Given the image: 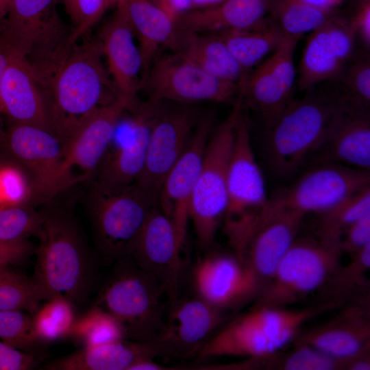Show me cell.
Masks as SVG:
<instances>
[{
	"instance_id": "1",
	"label": "cell",
	"mask_w": 370,
	"mask_h": 370,
	"mask_svg": "<svg viewBox=\"0 0 370 370\" xmlns=\"http://www.w3.org/2000/svg\"><path fill=\"white\" fill-rule=\"evenodd\" d=\"M98 40L75 42L47 82L56 132L67 139L99 108L119 99Z\"/></svg>"
},
{
	"instance_id": "2",
	"label": "cell",
	"mask_w": 370,
	"mask_h": 370,
	"mask_svg": "<svg viewBox=\"0 0 370 370\" xmlns=\"http://www.w3.org/2000/svg\"><path fill=\"white\" fill-rule=\"evenodd\" d=\"M38 238L35 280L50 299L61 297L75 307L84 304L97 262L74 219L64 212L47 211Z\"/></svg>"
},
{
	"instance_id": "3",
	"label": "cell",
	"mask_w": 370,
	"mask_h": 370,
	"mask_svg": "<svg viewBox=\"0 0 370 370\" xmlns=\"http://www.w3.org/2000/svg\"><path fill=\"white\" fill-rule=\"evenodd\" d=\"M339 306L334 302L323 301L317 306L297 310L252 308L212 335L197 355L200 358L269 357L293 342L308 321Z\"/></svg>"
},
{
	"instance_id": "4",
	"label": "cell",
	"mask_w": 370,
	"mask_h": 370,
	"mask_svg": "<svg viewBox=\"0 0 370 370\" xmlns=\"http://www.w3.org/2000/svg\"><path fill=\"white\" fill-rule=\"evenodd\" d=\"M348 96L310 93L292 100L268 127L271 166L280 174L296 171L322 146Z\"/></svg>"
},
{
	"instance_id": "5",
	"label": "cell",
	"mask_w": 370,
	"mask_h": 370,
	"mask_svg": "<svg viewBox=\"0 0 370 370\" xmlns=\"http://www.w3.org/2000/svg\"><path fill=\"white\" fill-rule=\"evenodd\" d=\"M112 271L94 306L112 314L127 340H156L165 323L159 280L141 269L129 255L114 262Z\"/></svg>"
},
{
	"instance_id": "6",
	"label": "cell",
	"mask_w": 370,
	"mask_h": 370,
	"mask_svg": "<svg viewBox=\"0 0 370 370\" xmlns=\"http://www.w3.org/2000/svg\"><path fill=\"white\" fill-rule=\"evenodd\" d=\"M58 0H12L0 23V44L23 57L46 82L71 47Z\"/></svg>"
},
{
	"instance_id": "7",
	"label": "cell",
	"mask_w": 370,
	"mask_h": 370,
	"mask_svg": "<svg viewBox=\"0 0 370 370\" xmlns=\"http://www.w3.org/2000/svg\"><path fill=\"white\" fill-rule=\"evenodd\" d=\"M157 204L135 184L94 181L87 195V208L97 252L114 262L131 255L142 228Z\"/></svg>"
},
{
	"instance_id": "8",
	"label": "cell",
	"mask_w": 370,
	"mask_h": 370,
	"mask_svg": "<svg viewBox=\"0 0 370 370\" xmlns=\"http://www.w3.org/2000/svg\"><path fill=\"white\" fill-rule=\"evenodd\" d=\"M269 199L253 151L250 123L243 106L238 117L227 171V201L223 230L239 255L265 217Z\"/></svg>"
},
{
	"instance_id": "9",
	"label": "cell",
	"mask_w": 370,
	"mask_h": 370,
	"mask_svg": "<svg viewBox=\"0 0 370 370\" xmlns=\"http://www.w3.org/2000/svg\"><path fill=\"white\" fill-rule=\"evenodd\" d=\"M243 107L241 96L225 120L211 133L189 208L197 241L208 247L223 222L227 201V171L235 126Z\"/></svg>"
},
{
	"instance_id": "10",
	"label": "cell",
	"mask_w": 370,
	"mask_h": 370,
	"mask_svg": "<svg viewBox=\"0 0 370 370\" xmlns=\"http://www.w3.org/2000/svg\"><path fill=\"white\" fill-rule=\"evenodd\" d=\"M341 251L315 237H297L252 308L284 306L323 288L341 265Z\"/></svg>"
},
{
	"instance_id": "11",
	"label": "cell",
	"mask_w": 370,
	"mask_h": 370,
	"mask_svg": "<svg viewBox=\"0 0 370 370\" xmlns=\"http://www.w3.org/2000/svg\"><path fill=\"white\" fill-rule=\"evenodd\" d=\"M143 86L151 99L184 105L225 103L237 97L241 92V84L217 78L173 52L154 59Z\"/></svg>"
},
{
	"instance_id": "12",
	"label": "cell",
	"mask_w": 370,
	"mask_h": 370,
	"mask_svg": "<svg viewBox=\"0 0 370 370\" xmlns=\"http://www.w3.org/2000/svg\"><path fill=\"white\" fill-rule=\"evenodd\" d=\"M128 108L120 98L99 108L66 139L52 197L81 182L96 180L116 125Z\"/></svg>"
},
{
	"instance_id": "13",
	"label": "cell",
	"mask_w": 370,
	"mask_h": 370,
	"mask_svg": "<svg viewBox=\"0 0 370 370\" xmlns=\"http://www.w3.org/2000/svg\"><path fill=\"white\" fill-rule=\"evenodd\" d=\"M370 187L369 171L321 162L269 199L267 210L317 214Z\"/></svg>"
},
{
	"instance_id": "14",
	"label": "cell",
	"mask_w": 370,
	"mask_h": 370,
	"mask_svg": "<svg viewBox=\"0 0 370 370\" xmlns=\"http://www.w3.org/2000/svg\"><path fill=\"white\" fill-rule=\"evenodd\" d=\"M197 122V112L188 105L169 109L162 101L158 105L143 168L134 182L157 206L164 179L184 153Z\"/></svg>"
},
{
	"instance_id": "15",
	"label": "cell",
	"mask_w": 370,
	"mask_h": 370,
	"mask_svg": "<svg viewBox=\"0 0 370 370\" xmlns=\"http://www.w3.org/2000/svg\"><path fill=\"white\" fill-rule=\"evenodd\" d=\"M159 103L149 99L129 109L130 116L125 117L123 113L99 166L97 181L114 184L136 181L143 168L151 125Z\"/></svg>"
},
{
	"instance_id": "16",
	"label": "cell",
	"mask_w": 370,
	"mask_h": 370,
	"mask_svg": "<svg viewBox=\"0 0 370 370\" xmlns=\"http://www.w3.org/2000/svg\"><path fill=\"white\" fill-rule=\"evenodd\" d=\"M299 38L287 35L241 84L239 95L244 106L258 112L268 127L293 100L295 81L293 57Z\"/></svg>"
},
{
	"instance_id": "17",
	"label": "cell",
	"mask_w": 370,
	"mask_h": 370,
	"mask_svg": "<svg viewBox=\"0 0 370 370\" xmlns=\"http://www.w3.org/2000/svg\"><path fill=\"white\" fill-rule=\"evenodd\" d=\"M66 141V138L46 129L12 123L5 131L0 150L29 176L35 194L52 197Z\"/></svg>"
},
{
	"instance_id": "18",
	"label": "cell",
	"mask_w": 370,
	"mask_h": 370,
	"mask_svg": "<svg viewBox=\"0 0 370 370\" xmlns=\"http://www.w3.org/2000/svg\"><path fill=\"white\" fill-rule=\"evenodd\" d=\"M213 123L212 113L206 114L198 121L184 153L164 179L158 200V208L173 222L183 245L191 197Z\"/></svg>"
},
{
	"instance_id": "19",
	"label": "cell",
	"mask_w": 370,
	"mask_h": 370,
	"mask_svg": "<svg viewBox=\"0 0 370 370\" xmlns=\"http://www.w3.org/2000/svg\"><path fill=\"white\" fill-rule=\"evenodd\" d=\"M0 101L2 115L12 123L56 133L45 80L23 57L14 53H11L2 75Z\"/></svg>"
},
{
	"instance_id": "20",
	"label": "cell",
	"mask_w": 370,
	"mask_h": 370,
	"mask_svg": "<svg viewBox=\"0 0 370 370\" xmlns=\"http://www.w3.org/2000/svg\"><path fill=\"white\" fill-rule=\"evenodd\" d=\"M197 295L223 310L258 296L262 283L236 254H211L199 260L193 273Z\"/></svg>"
},
{
	"instance_id": "21",
	"label": "cell",
	"mask_w": 370,
	"mask_h": 370,
	"mask_svg": "<svg viewBox=\"0 0 370 370\" xmlns=\"http://www.w3.org/2000/svg\"><path fill=\"white\" fill-rule=\"evenodd\" d=\"M182 247L173 222L156 206L130 255L138 266L159 280L171 299L177 297Z\"/></svg>"
},
{
	"instance_id": "22",
	"label": "cell",
	"mask_w": 370,
	"mask_h": 370,
	"mask_svg": "<svg viewBox=\"0 0 370 370\" xmlns=\"http://www.w3.org/2000/svg\"><path fill=\"white\" fill-rule=\"evenodd\" d=\"M134 34L120 7L103 27L97 40L118 97L128 109L136 105L143 86V60Z\"/></svg>"
},
{
	"instance_id": "23",
	"label": "cell",
	"mask_w": 370,
	"mask_h": 370,
	"mask_svg": "<svg viewBox=\"0 0 370 370\" xmlns=\"http://www.w3.org/2000/svg\"><path fill=\"white\" fill-rule=\"evenodd\" d=\"M355 36L349 23L333 16L312 31L299 64L300 89L338 76L353 53Z\"/></svg>"
},
{
	"instance_id": "24",
	"label": "cell",
	"mask_w": 370,
	"mask_h": 370,
	"mask_svg": "<svg viewBox=\"0 0 370 370\" xmlns=\"http://www.w3.org/2000/svg\"><path fill=\"white\" fill-rule=\"evenodd\" d=\"M223 311L199 297L171 299L164 328L156 339L169 356H190L199 352L223 320Z\"/></svg>"
},
{
	"instance_id": "25",
	"label": "cell",
	"mask_w": 370,
	"mask_h": 370,
	"mask_svg": "<svg viewBox=\"0 0 370 370\" xmlns=\"http://www.w3.org/2000/svg\"><path fill=\"white\" fill-rule=\"evenodd\" d=\"M293 343L308 345L334 358L346 360L369 352L367 297L355 299L327 323L299 333Z\"/></svg>"
},
{
	"instance_id": "26",
	"label": "cell",
	"mask_w": 370,
	"mask_h": 370,
	"mask_svg": "<svg viewBox=\"0 0 370 370\" xmlns=\"http://www.w3.org/2000/svg\"><path fill=\"white\" fill-rule=\"evenodd\" d=\"M304 215L291 210H267L238 256L263 285L299 234Z\"/></svg>"
},
{
	"instance_id": "27",
	"label": "cell",
	"mask_w": 370,
	"mask_h": 370,
	"mask_svg": "<svg viewBox=\"0 0 370 370\" xmlns=\"http://www.w3.org/2000/svg\"><path fill=\"white\" fill-rule=\"evenodd\" d=\"M314 156L319 163L369 171L370 122L366 107L348 97L328 137Z\"/></svg>"
},
{
	"instance_id": "28",
	"label": "cell",
	"mask_w": 370,
	"mask_h": 370,
	"mask_svg": "<svg viewBox=\"0 0 370 370\" xmlns=\"http://www.w3.org/2000/svg\"><path fill=\"white\" fill-rule=\"evenodd\" d=\"M169 357L158 340H121L98 346L82 347L47 363V370H130L142 360Z\"/></svg>"
},
{
	"instance_id": "29",
	"label": "cell",
	"mask_w": 370,
	"mask_h": 370,
	"mask_svg": "<svg viewBox=\"0 0 370 370\" xmlns=\"http://www.w3.org/2000/svg\"><path fill=\"white\" fill-rule=\"evenodd\" d=\"M172 52L191 61L221 80L241 84L248 74L215 34H202L177 28L167 46Z\"/></svg>"
},
{
	"instance_id": "30",
	"label": "cell",
	"mask_w": 370,
	"mask_h": 370,
	"mask_svg": "<svg viewBox=\"0 0 370 370\" xmlns=\"http://www.w3.org/2000/svg\"><path fill=\"white\" fill-rule=\"evenodd\" d=\"M114 4L123 11L138 40L144 80L158 49L175 35L177 22L152 0H116Z\"/></svg>"
},
{
	"instance_id": "31",
	"label": "cell",
	"mask_w": 370,
	"mask_h": 370,
	"mask_svg": "<svg viewBox=\"0 0 370 370\" xmlns=\"http://www.w3.org/2000/svg\"><path fill=\"white\" fill-rule=\"evenodd\" d=\"M269 0H225L215 6L188 10L177 20L178 29L217 34L251 27L268 11Z\"/></svg>"
},
{
	"instance_id": "32",
	"label": "cell",
	"mask_w": 370,
	"mask_h": 370,
	"mask_svg": "<svg viewBox=\"0 0 370 370\" xmlns=\"http://www.w3.org/2000/svg\"><path fill=\"white\" fill-rule=\"evenodd\" d=\"M212 34L221 40L247 71L273 52L287 36L272 17H264L247 28Z\"/></svg>"
},
{
	"instance_id": "33",
	"label": "cell",
	"mask_w": 370,
	"mask_h": 370,
	"mask_svg": "<svg viewBox=\"0 0 370 370\" xmlns=\"http://www.w3.org/2000/svg\"><path fill=\"white\" fill-rule=\"evenodd\" d=\"M369 213L370 187L326 210L315 214V238L323 244L339 250L340 241L346 229Z\"/></svg>"
},
{
	"instance_id": "34",
	"label": "cell",
	"mask_w": 370,
	"mask_h": 370,
	"mask_svg": "<svg viewBox=\"0 0 370 370\" xmlns=\"http://www.w3.org/2000/svg\"><path fill=\"white\" fill-rule=\"evenodd\" d=\"M350 256V261L340 265L321 290L323 301L341 306L352 296L354 300L361 298L356 296H367L364 291L369 286L366 273L370 269V243Z\"/></svg>"
},
{
	"instance_id": "35",
	"label": "cell",
	"mask_w": 370,
	"mask_h": 370,
	"mask_svg": "<svg viewBox=\"0 0 370 370\" xmlns=\"http://www.w3.org/2000/svg\"><path fill=\"white\" fill-rule=\"evenodd\" d=\"M268 11L287 35L298 38L314 31L332 17V10L300 0H269Z\"/></svg>"
},
{
	"instance_id": "36",
	"label": "cell",
	"mask_w": 370,
	"mask_h": 370,
	"mask_svg": "<svg viewBox=\"0 0 370 370\" xmlns=\"http://www.w3.org/2000/svg\"><path fill=\"white\" fill-rule=\"evenodd\" d=\"M75 308L61 297H52L41 304L32 314L33 332L38 341L43 345L69 337L77 319Z\"/></svg>"
},
{
	"instance_id": "37",
	"label": "cell",
	"mask_w": 370,
	"mask_h": 370,
	"mask_svg": "<svg viewBox=\"0 0 370 370\" xmlns=\"http://www.w3.org/2000/svg\"><path fill=\"white\" fill-rule=\"evenodd\" d=\"M69 337L80 348L125 339L119 321L112 314L96 306L76 319Z\"/></svg>"
},
{
	"instance_id": "38",
	"label": "cell",
	"mask_w": 370,
	"mask_h": 370,
	"mask_svg": "<svg viewBox=\"0 0 370 370\" xmlns=\"http://www.w3.org/2000/svg\"><path fill=\"white\" fill-rule=\"evenodd\" d=\"M49 295L35 280L8 269L0 273V310L34 314Z\"/></svg>"
},
{
	"instance_id": "39",
	"label": "cell",
	"mask_w": 370,
	"mask_h": 370,
	"mask_svg": "<svg viewBox=\"0 0 370 370\" xmlns=\"http://www.w3.org/2000/svg\"><path fill=\"white\" fill-rule=\"evenodd\" d=\"M46 212H38L27 204L0 208V241L25 240L39 237Z\"/></svg>"
},
{
	"instance_id": "40",
	"label": "cell",
	"mask_w": 370,
	"mask_h": 370,
	"mask_svg": "<svg viewBox=\"0 0 370 370\" xmlns=\"http://www.w3.org/2000/svg\"><path fill=\"white\" fill-rule=\"evenodd\" d=\"M0 340L18 350L38 356L42 345L32 329V316L22 310H0Z\"/></svg>"
},
{
	"instance_id": "41",
	"label": "cell",
	"mask_w": 370,
	"mask_h": 370,
	"mask_svg": "<svg viewBox=\"0 0 370 370\" xmlns=\"http://www.w3.org/2000/svg\"><path fill=\"white\" fill-rule=\"evenodd\" d=\"M295 348L286 354L274 367L284 370L345 369L348 360L334 358L313 347L293 343Z\"/></svg>"
},
{
	"instance_id": "42",
	"label": "cell",
	"mask_w": 370,
	"mask_h": 370,
	"mask_svg": "<svg viewBox=\"0 0 370 370\" xmlns=\"http://www.w3.org/2000/svg\"><path fill=\"white\" fill-rule=\"evenodd\" d=\"M35 194L28 175L14 163H0V208L27 204Z\"/></svg>"
},
{
	"instance_id": "43",
	"label": "cell",
	"mask_w": 370,
	"mask_h": 370,
	"mask_svg": "<svg viewBox=\"0 0 370 370\" xmlns=\"http://www.w3.org/2000/svg\"><path fill=\"white\" fill-rule=\"evenodd\" d=\"M109 5L110 0H72L67 10L74 25L71 45L90 29Z\"/></svg>"
},
{
	"instance_id": "44",
	"label": "cell",
	"mask_w": 370,
	"mask_h": 370,
	"mask_svg": "<svg viewBox=\"0 0 370 370\" xmlns=\"http://www.w3.org/2000/svg\"><path fill=\"white\" fill-rule=\"evenodd\" d=\"M343 82L347 96L367 107L370 101V62L369 58L357 61L347 69Z\"/></svg>"
},
{
	"instance_id": "45",
	"label": "cell",
	"mask_w": 370,
	"mask_h": 370,
	"mask_svg": "<svg viewBox=\"0 0 370 370\" xmlns=\"http://www.w3.org/2000/svg\"><path fill=\"white\" fill-rule=\"evenodd\" d=\"M370 243V213L351 224L343 233L339 244L341 253L352 256Z\"/></svg>"
},
{
	"instance_id": "46",
	"label": "cell",
	"mask_w": 370,
	"mask_h": 370,
	"mask_svg": "<svg viewBox=\"0 0 370 370\" xmlns=\"http://www.w3.org/2000/svg\"><path fill=\"white\" fill-rule=\"evenodd\" d=\"M37 365L36 356L13 348L0 340V370H31Z\"/></svg>"
},
{
	"instance_id": "47",
	"label": "cell",
	"mask_w": 370,
	"mask_h": 370,
	"mask_svg": "<svg viewBox=\"0 0 370 370\" xmlns=\"http://www.w3.org/2000/svg\"><path fill=\"white\" fill-rule=\"evenodd\" d=\"M34 250L33 245L27 239L0 241V264L9 266L21 263L32 254Z\"/></svg>"
},
{
	"instance_id": "48",
	"label": "cell",
	"mask_w": 370,
	"mask_h": 370,
	"mask_svg": "<svg viewBox=\"0 0 370 370\" xmlns=\"http://www.w3.org/2000/svg\"><path fill=\"white\" fill-rule=\"evenodd\" d=\"M356 36H358L366 47L370 46V1L365 0L349 23Z\"/></svg>"
},
{
	"instance_id": "49",
	"label": "cell",
	"mask_w": 370,
	"mask_h": 370,
	"mask_svg": "<svg viewBox=\"0 0 370 370\" xmlns=\"http://www.w3.org/2000/svg\"><path fill=\"white\" fill-rule=\"evenodd\" d=\"M370 352H365L349 360L345 369L349 370H369L370 369Z\"/></svg>"
},
{
	"instance_id": "50",
	"label": "cell",
	"mask_w": 370,
	"mask_h": 370,
	"mask_svg": "<svg viewBox=\"0 0 370 370\" xmlns=\"http://www.w3.org/2000/svg\"><path fill=\"white\" fill-rule=\"evenodd\" d=\"M11 54V52L3 45L0 44V88L2 75L5 68V66L9 60V57ZM5 130H3L2 127V114L1 110V101H0V149L3 143L4 138Z\"/></svg>"
},
{
	"instance_id": "51",
	"label": "cell",
	"mask_w": 370,
	"mask_h": 370,
	"mask_svg": "<svg viewBox=\"0 0 370 370\" xmlns=\"http://www.w3.org/2000/svg\"><path fill=\"white\" fill-rule=\"evenodd\" d=\"M171 16L177 21V18L189 10L191 0H169Z\"/></svg>"
},
{
	"instance_id": "52",
	"label": "cell",
	"mask_w": 370,
	"mask_h": 370,
	"mask_svg": "<svg viewBox=\"0 0 370 370\" xmlns=\"http://www.w3.org/2000/svg\"><path fill=\"white\" fill-rule=\"evenodd\" d=\"M224 1L225 0H191L188 10L211 8L219 5Z\"/></svg>"
},
{
	"instance_id": "53",
	"label": "cell",
	"mask_w": 370,
	"mask_h": 370,
	"mask_svg": "<svg viewBox=\"0 0 370 370\" xmlns=\"http://www.w3.org/2000/svg\"><path fill=\"white\" fill-rule=\"evenodd\" d=\"M304 1L325 9L333 10L340 5L343 0H304Z\"/></svg>"
},
{
	"instance_id": "54",
	"label": "cell",
	"mask_w": 370,
	"mask_h": 370,
	"mask_svg": "<svg viewBox=\"0 0 370 370\" xmlns=\"http://www.w3.org/2000/svg\"><path fill=\"white\" fill-rule=\"evenodd\" d=\"M12 0H0V23L7 14Z\"/></svg>"
},
{
	"instance_id": "55",
	"label": "cell",
	"mask_w": 370,
	"mask_h": 370,
	"mask_svg": "<svg viewBox=\"0 0 370 370\" xmlns=\"http://www.w3.org/2000/svg\"><path fill=\"white\" fill-rule=\"evenodd\" d=\"M152 1L156 4H157L158 6H160L162 9H163L164 11H166L171 16L170 10H169V0H152Z\"/></svg>"
},
{
	"instance_id": "56",
	"label": "cell",
	"mask_w": 370,
	"mask_h": 370,
	"mask_svg": "<svg viewBox=\"0 0 370 370\" xmlns=\"http://www.w3.org/2000/svg\"><path fill=\"white\" fill-rule=\"evenodd\" d=\"M66 11L69 8L72 0H63Z\"/></svg>"
},
{
	"instance_id": "57",
	"label": "cell",
	"mask_w": 370,
	"mask_h": 370,
	"mask_svg": "<svg viewBox=\"0 0 370 370\" xmlns=\"http://www.w3.org/2000/svg\"><path fill=\"white\" fill-rule=\"evenodd\" d=\"M8 269H9V266L1 265V264H0V273L4 272V271H6Z\"/></svg>"
},
{
	"instance_id": "58",
	"label": "cell",
	"mask_w": 370,
	"mask_h": 370,
	"mask_svg": "<svg viewBox=\"0 0 370 370\" xmlns=\"http://www.w3.org/2000/svg\"><path fill=\"white\" fill-rule=\"evenodd\" d=\"M116 0H110V5L114 4Z\"/></svg>"
},
{
	"instance_id": "59",
	"label": "cell",
	"mask_w": 370,
	"mask_h": 370,
	"mask_svg": "<svg viewBox=\"0 0 370 370\" xmlns=\"http://www.w3.org/2000/svg\"><path fill=\"white\" fill-rule=\"evenodd\" d=\"M1 162H3V161L0 159V163H1Z\"/></svg>"
}]
</instances>
